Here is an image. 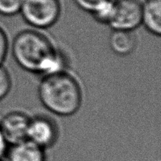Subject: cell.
Listing matches in <instances>:
<instances>
[{
    "instance_id": "cell-1",
    "label": "cell",
    "mask_w": 161,
    "mask_h": 161,
    "mask_svg": "<svg viewBox=\"0 0 161 161\" xmlns=\"http://www.w3.org/2000/svg\"><path fill=\"white\" fill-rule=\"evenodd\" d=\"M11 51L16 63L31 73L45 76L66 72L67 57L37 30L25 29L17 33Z\"/></svg>"
},
{
    "instance_id": "cell-2",
    "label": "cell",
    "mask_w": 161,
    "mask_h": 161,
    "mask_svg": "<svg viewBox=\"0 0 161 161\" xmlns=\"http://www.w3.org/2000/svg\"><path fill=\"white\" fill-rule=\"evenodd\" d=\"M38 94L42 105L50 113L60 116L75 114L83 99L80 83L67 72L42 76Z\"/></svg>"
},
{
    "instance_id": "cell-3",
    "label": "cell",
    "mask_w": 161,
    "mask_h": 161,
    "mask_svg": "<svg viewBox=\"0 0 161 161\" xmlns=\"http://www.w3.org/2000/svg\"><path fill=\"white\" fill-rule=\"evenodd\" d=\"M61 12L59 0H23L20 9L25 22L39 29L53 26L59 19Z\"/></svg>"
},
{
    "instance_id": "cell-4",
    "label": "cell",
    "mask_w": 161,
    "mask_h": 161,
    "mask_svg": "<svg viewBox=\"0 0 161 161\" xmlns=\"http://www.w3.org/2000/svg\"><path fill=\"white\" fill-rule=\"evenodd\" d=\"M142 3L139 0H114L108 25L113 30L134 31L142 25Z\"/></svg>"
},
{
    "instance_id": "cell-5",
    "label": "cell",
    "mask_w": 161,
    "mask_h": 161,
    "mask_svg": "<svg viewBox=\"0 0 161 161\" xmlns=\"http://www.w3.org/2000/svg\"><path fill=\"white\" fill-rule=\"evenodd\" d=\"M59 137L56 122L45 115H38L30 119L28 140L46 149L52 147Z\"/></svg>"
},
{
    "instance_id": "cell-6",
    "label": "cell",
    "mask_w": 161,
    "mask_h": 161,
    "mask_svg": "<svg viewBox=\"0 0 161 161\" xmlns=\"http://www.w3.org/2000/svg\"><path fill=\"white\" fill-rule=\"evenodd\" d=\"M31 117L20 111L6 113L0 120V130L8 145L28 140V130Z\"/></svg>"
},
{
    "instance_id": "cell-7",
    "label": "cell",
    "mask_w": 161,
    "mask_h": 161,
    "mask_svg": "<svg viewBox=\"0 0 161 161\" xmlns=\"http://www.w3.org/2000/svg\"><path fill=\"white\" fill-rule=\"evenodd\" d=\"M5 157L6 161H47L45 149L28 140L11 145Z\"/></svg>"
},
{
    "instance_id": "cell-8",
    "label": "cell",
    "mask_w": 161,
    "mask_h": 161,
    "mask_svg": "<svg viewBox=\"0 0 161 161\" xmlns=\"http://www.w3.org/2000/svg\"><path fill=\"white\" fill-rule=\"evenodd\" d=\"M142 25L154 36L161 34V0H146L142 3Z\"/></svg>"
},
{
    "instance_id": "cell-9",
    "label": "cell",
    "mask_w": 161,
    "mask_h": 161,
    "mask_svg": "<svg viewBox=\"0 0 161 161\" xmlns=\"http://www.w3.org/2000/svg\"><path fill=\"white\" fill-rule=\"evenodd\" d=\"M109 46L115 53L127 56L135 51L137 39L132 31L113 30L109 37Z\"/></svg>"
},
{
    "instance_id": "cell-10",
    "label": "cell",
    "mask_w": 161,
    "mask_h": 161,
    "mask_svg": "<svg viewBox=\"0 0 161 161\" xmlns=\"http://www.w3.org/2000/svg\"><path fill=\"white\" fill-rule=\"evenodd\" d=\"M113 6L114 0H108L100 5L91 14L97 22L108 25L113 14Z\"/></svg>"
},
{
    "instance_id": "cell-11",
    "label": "cell",
    "mask_w": 161,
    "mask_h": 161,
    "mask_svg": "<svg viewBox=\"0 0 161 161\" xmlns=\"http://www.w3.org/2000/svg\"><path fill=\"white\" fill-rule=\"evenodd\" d=\"M23 0H0V15L11 17L20 13Z\"/></svg>"
},
{
    "instance_id": "cell-12",
    "label": "cell",
    "mask_w": 161,
    "mask_h": 161,
    "mask_svg": "<svg viewBox=\"0 0 161 161\" xmlns=\"http://www.w3.org/2000/svg\"><path fill=\"white\" fill-rule=\"evenodd\" d=\"M11 77L7 69L0 65V100L7 96L11 89Z\"/></svg>"
},
{
    "instance_id": "cell-13",
    "label": "cell",
    "mask_w": 161,
    "mask_h": 161,
    "mask_svg": "<svg viewBox=\"0 0 161 161\" xmlns=\"http://www.w3.org/2000/svg\"><path fill=\"white\" fill-rule=\"evenodd\" d=\"M73 1L80 9L91 14L100 5L108 0H73Z\"/></svg>"
},
{
    "instance_id": "cell-14",
    "label": "cell",
    "mask_w": 161,
    "mask_h": 161,
    "mask_svg": "<svg viewBox=\"0 0 161 161\" xmlns=\"http://www.w3.org/2000/svg\"><path fill=\"white\" fill-rule=\"evenodd\" d=\"M9 51V40L6 32L2 28H0V65L6 60Z\"/></svg>"
},
{
    "instance_id": "cell-15",
    "label": "cell",
    "mask_w": 161,
    "mask_h": 161,
    "mask_svg": "<svg viewBox=\"0 0 161 161\" xmlns=\"http://www.w3.org/2000/svg\"><path fill=\"white\" fill-rule=\"evenodd\" d=\"M8 149V144L6 142V139H5L4 136L2 134L1 130H0V160H2L3 157H5L6 153Z\"/></svg>"
},
{
    "instance_id": "cell-16",
    "label": "cell",
    "mask_w": 161,
    "mask_h": 161,
    "mask_svg": "<svg viewBox=\"0 0 161 161\" xmlns=\"http://www.w3.org/2000/svg\"><path fill=\"white\" fill-rule=\"evenodd\" d=\"M0 161H2V160H0Z\"/></svg>"
}]
</instances>
